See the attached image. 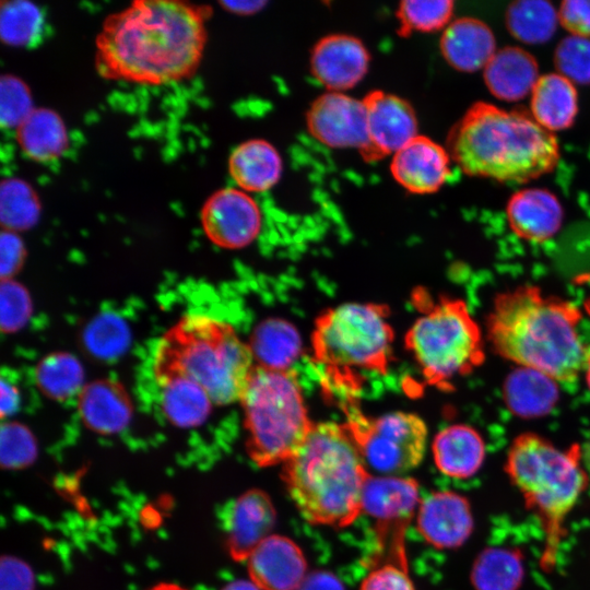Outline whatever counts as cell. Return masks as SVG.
<instances>
[{"instance_id": "1", "label": "cell", "mask_w": 590, "mask_h": 590, "mask_svg": "<svg viewBox=\"0 0 590 590\" xmlns=\"http://www.w3.org/2000/svg\"><path fill=\"white\" fill-rule=\"evenodd\" d=\"M212 9L179 0H137L109 14L96 36L105 79L163 85L190 78L206 45Z\"/></svg>"}, {"instance_id": "2", "label": "cell", "mask_w": 590, "mask_h": 590, "mask_svg": "<svg viewBox=\"0 0 590 590\" xmlns=\"http://www.w3.org/2000/svg\"><path fill=\"white\" fill-rule=\"evenodd\" d=\"M580 309L532 285L499 293L488 314L487 338L495 352L519 367L557 382L586 370L590 349L579 333Z\"/></svg>"}, {"instance_id": "3", "label": "cell", "mask_w": 590, "mask_h": 590, "mask_svg": "<svg viewBox=\"0 0 590 590\" xmlns=\"http://www.w3.org/2000/svg\"><path fill=\"white\" fill-rule=\"evenodd\" d=\"M451 160L470 176L526 182L552 172L559 160L554 133L527 111L473 104L447 137Z\"/></svg>"}, {"instance_id": "4", "label": "cell", "mask_w": 590, "mask_h": 590, "mask_svg": "<svg viewBox=\"0 0 590 590\" xmlns=\"http://www.w3.org/2000/svg\"><path fill=\"white\" fill-rule=\"evenodd\" d=\"M282 465L288 495L308 522L343 528L362 514L370 473L345 424H314Z\"/></svg>"}, {"instance_id": "5", "label": "cell", "mask_w": 590, "mask_h": 590, "mask_svg": "<svg viewBox=\"0 0 590 590\" xmlns=\"http://www.w3.org/2000/svg\"><path fill=\"white\" fill-rule=\"evenodd\" d=\"M253 368L250 347L234 328L201 314L185 315L172 326L160 339L153 359L158 385L186 377L222 405L240 400Z\"/></svg>"}, {"instance_id": "6", "label": "cell", "mask_w": 590, "mask_h": 590, "mask_svg": "<svg viewBox=\"0 0 590 590\" xmlns=\"http://www.w3.org/2000/svg\"><path fill=\"white\" fill-rule=\"evenodd\" d=\"M505 470L527 507L542 521L545 532L542 563L551 567L564 535V521L590 481L581 463V447L577 444L559 449L535 433H523L512 440Z\"/></svg>"}, {"instance_id": "7", "label": "cell", "mask_w": 590, "mask_h": 590, "mask_svg": "<svg viewBox=\"0 0 590 590\" xmlns=\"http://www.w3.org/2000/svg\"><path fill=\"white\" fill-rule=\"evenodd\" d=\"M388 316L386 306L350 303L317 318L312 352L328 385L355 392L366 376L386 374L393 343Z\"/></svg>"}, {"instance_id": "8", "label": "cell", "mask_w": 590, "mask_h": 590, "mask_svg": "<svg viewBox=\"0 0 590 590\" xmlns=\"http://www.w3.org/2000/svg\"><path fill=\"white\" fill-rule=\"evenodd\" d=\"M239 402L247 434L246 451L261 468L283 464L314 426L300 386L290 369L255 365Z\"/></svg>"}, {"instance_id": "9", "label": "cell", "mask_w": 590, "mask_h": 590, "mask_svg": "<svg viewBox=\"0 0 590 590\" xmlns=\"http://www.w3.org/2000/svg\"><path fill=\"white\" fill-rule=\"evenodd\" d=\"M417 300L422 315L408 331L405 346L427 384L446 390L483 364L482 332L461 299L433 302L418 294Z\"/></svg>"}, {"instance_id": "10", "label": "cell", "mask_w": 590, "mask_h": 590, "mask_svg": "<svg viewBox=\"0 0 590 590\" xmlns=\"http://www.w3.org/2000/svg\"><path fill=\"white\" fill-rule=\"evenodd\" d=\"M344 424L367 470L379 475L401 476L423 460L427 427L415 414L392 412L369 418L358 411H347Z\"/></svg>"}, {"instance_id": "11", "label": "cell", "mask_w": 590, "mask_h": 590, "mask_svg": "<svg viewBox=\"0 0 590 590\" xmlns=\"http://www.w3.org/2000/svg\"><path fill=\"white\" fill-rule=\"evenodd\" d=\"M420 502L418 484L412 477L370 474L363 491L362 512L376 520L382 548L404 568V532Z\"/></svg>"}, {"instance_id": "12", "label": "cell", "mask_w": 590, "mask_h": 590, "mask_svg": "<svg viewBox=\"0 0 590 590\" xmlns=\"http://www.w3.org/2000/svg\"><path fill=\"white\" fill-rule=\"evenodd\" d=\"M200 220L210 241L225 249H240L250 245L262 226L258 203L237 187L214 191L203 203Z\"/></svg>"}, {"instance_id": "13", "label": "cell", "mask_w": 590, "mask_h": 590, "mask_svg": "<svg viewBox=\"0 0 590 590\" xmlns=\"http://www.w3.org/2000/svg\"><path fill=\"white\" fill-rule=\"evenodd\" d=\"M363 103L366 110L367 143L359 154L366 162L393 155L418 134L415 110L406 99L374 90L366 94Z\"/></svg>"}, {"instance_id": "14", "label": "cell", "mask_w": 590, "mask_h": 590, "mask_svg": "<svg viewBox=\"0 0 590 590\" xmlns=\"http://www.w3.org/2000/svg\"><path fill=\"white\" fill-rule=\"evenodd\" d=\"M309 133L332 149H356L367 143L366 110L363 99L342 92H326L318 96L306 113Z\"/></svg>"}, {"instance_id": "15", "label": "cell", "mask_w": 590, "mask_h": 590, "mask_svg": "<svg viewBox=\"0 0 590 590\" xmlns=\"http://www.w3.org/2000/svg\"><path fill=\"white\" fill-rule=\"evenodd\" d=\"M370 55L364 43L352 35L330 34L320 38L310 54V70L329 92L354 87L366 75Z\"/></svg>"}, {"instance_id": "16", "label": "cell", "mask_w": 590, "mask_h": 590, "mask_svg": "<svg viewBox=\"0 0 590 590\" xmlns=\"http://www.w3.org/2000/svg\"><path fill=\"white\" fill-rule=\"evenodd\" d=\"M276 512L270 496L252 488L239 495L224 516L227 551L233 559L247 560L268 538L274 527Z\"/></svg>"}, {"instance_id": "17", "label": "cell", "mask_w": 590, "mask_h": 590, "mask_svg": "<svg viewBox=\"0 0 590 590\" xmlns=\"http://www.w3.org/2000/svg\"><path fill=\"white\" fill-rule=\"evenodd\" d=\"M451 156L447 149L428 137L417 134L391 158L390 172L406 191L436 192L450 176Z\"/></svg>"}, {"instance_id": "18", "label": "cell", "mask_w": 590, "mask_h": 590, "mask_svg": "<svg viewBox=\"0 0 590 590\" xmlns=\"http://www.w3.org/2000/svg\"><path fill=\"white\" fill-rule=\"evenodd\" d=\"M473 524L469 502L455 492H433L420 502L416 526L421 535L435 547L462 545L471 535Z\"/></svg>"}, {"instance_id": "19", "label": "cell", "mask_w": 590, "mask_h": 590, "mask_svg": "<svg viewBox=\"0 0 590 590\" xmlns=\"http://www.w3.org/2000/svg\"><path fill=\"white\" fill-rule=\"evenodd\" d=\"M250 580L261 590H297L307 576V562L290 538L268 536L248 557Z\"/></svg>"}, {"instance_id": "20", "label": "cell", "mask_w": 590, "mask_h": 590, "mask_svg": "<svg viewBox=\"0 0 590 590\" xmlns=\"http://www.w3.org/2000/svg\"><path fill=\"white\" fill-rule=\"evenodd\" d=\"M78 412L88 429L99 435H115L129 426L133 406L126 388L106 378L83 387L78 396Z\"/></svg>"}, {"instance_id": "21", "label": "cell", "mask_w": 590, "mask_h": 590, "mask_svg": "<svg viewBox=\"0 0 590 590\" xmlns=\"http://www.w3.org/2000/svg\"><path fill=\"white\" fill-rule=\"evenodd\" d=\"M511 231L520 238L544 243L562 227L563 206L557 197L542 188H527L514 193L506 208Z\"/></svg>"}, {"instance_id": "22", "label": "cell", "mask_w": 590, "mask_h": 590, "mask_svg": "<svg viewBox=\"0 0 590 590\" xmlns=\"http://www.w3.org/2000/svg\"><path fill=\"white\" fill-rule=\"evenodd\" d=\"M439 47L447 63L462 72L484 69L497 51L491 27L475 17L451 21L441 34Z\"/></svg>"}, {"instance_id": "23", "label": "cell", "mask_w": 590, "mask_h": 590, "mask_svg": "<svg viewBox=\"0 0 590 590\" xmlns=\"http://www.w3.org/2000/svg\"><path fill=\"white\" fill-rule=\"evenodd\" d=\"M488 91L498 99L516 102L532 93L540 79L535 58L520 47H504L483 69Z\"/></svg>"}, {"instance_id": "24", "label": "cell", "mask_w": 590, "mask_h": 590, "mask_svg": "<svg viewBox=\"0 0 590 590\" xmlns=\"http://www.w3.org/2000/svg\"><path fill=\"white\" fill-rule=\"evenodd\" d=\"M282 157L276 148L263 139L238 144L228 157V172L237 188L246 192H263L281 178Z\"/></svg>"}, {"instance_id": "25", "label": "cell", "mask_w": 590, "mask_h": 590, "mask_svg": "<svg viewBox=\"0 0 590 590\" xmlns=\"http://www.w3.org/2000/svg\"><path fill=\"white\" fill-rule=\"evenodd\" d=\"M437 469L451 477L467 479L474 475L485 459V442L481 434L465 424L442 428L432 445Z\"/></svg>"}, {"instance_id": "26", "label": "cell", "mask_w": 590, "mask_h": 590, "mask_svg": "<svg viewBox=\"0 0 590 590\" xmlns=\"http://www.w3.org/2000/svg\"><path fill=\"white\" fill-rule=\"evenodd\" d=\"M503 397L507 409L516 416L538 418L555 408L559 400V388L550 376L518 366L506 377Z\"/></svg>"}, {"instance_id": "27", "label": "cell", "mask_w": 590, "mask_h": 590, "mask_svg": "<svg viewBox=\"0 0 590 590\" xmlns=\"http://www.w3.org/2000/svg\"><path fill=\"white\" fill-rule=\"evenodd\" d=\"M15 139L23 154L38 163L60 158L69 146L62 117L48 107H35L15 130Z\"/></svg>"}, {"instance_id": "28", "label": "cell", "mask_w": 590, "mask_h": 590, "mask_svg": "<svg viewBox=\"0 0 590 590\" xmlns=\"http://www.w3.org/2000/svg\"><path fill=\"white\" fill-rule=\"evenodd\" d=\"M531 115L550 132L565 130L578 113V94L575 84L559 73L540 76L531 93Z\"/></svg>"}, {"instance_id": "29", "label": "cell", "mask_w": 590, "mask_h": 590, "mask_svg": "<svg viewBox=\"0 0 590 590\" xmlns=\"http://www.w3.org/2000/svg\"><path fill=\"white\" fill-rule=\"evenodd\" d=\"M160 388L161 409L170 424L189 429L206 422L214 402L199 384L174 377L160 384Z\"/></svg>"}, {"instance_id": "30", "label": "cell", "mask_w": 590, "mask_h": 590, "mask_svg": "<svg viewBox=\"0 0 590 590\" xmlns=\"http://www.w3.org/2000/svg\"><path fill=\"white\" fill-rule=\"evenodd\" d=\"M248 345L258 366L276 370H288L302 349L296 328L282 319L257 326Z\"/></svg>"}, {"instance_id": "31", "label": "cell", "mask_w": 590, "mask_h": 590, "mask_svg": "<svg viewBox=\"0 0 590 590\" xmlns=\"http://www.w3.org/2000/svg\"><path fill=\"white\" fill-rule=\"evenodd\" d=\"M34 378L39 391L54 401L79 396L85 386L82 363L67 351L45 355L35 367Z\"/></svg>"}, {"instance_id": "32", "label": "cell", "mask_w": 590, "mask_h": 590, "mask_svg": "<svg viewBox=\"0 0 590 590\" xmlns=\"http://www.w3.org/2000/svg\"><path fill=\"white\" fill-rule=\"evenodd\" d=\"M558 11L545 0H518L506 11L509 33L519 42L538 45L548 42L558 25Z\"/></svg>"}, {"instance_id": "33", "label": "cell", "mask_w": 590, "mask_h": 590, "mask_svg": "<svg viewBox=\"0 0 590 590\" xmlns=\"http://www.w3.org/2000/svg\"><path fill=\"white\" fill-rule=\"evenodd\" d=\"M85 351L96 359L114 361L131 345V329L120 315L104 311L94 316L81 334Z\"/></svg>"}, {"instance_id": "34", "label": "cell", "mask_w": 590, "mask_h": 590, "mask_svg": "<svg viewBox=\"0 0 590 590\" xmlns=\"http://www.w3.org/2000/svg\"><path fill=\"white\" fill-rule=\"evenodd\" d=\"M42 213L40 200L30 182L7 177L0 182V223L2 229L24 232L33 228Z\"/></svg>"}, {"instance_id": "35", "label": "cell", "mask_w": 590, "mask_h": 590, "mask_svg": "<svg viewBox=\"0 0 590 590\" xmlns=\"http://www.w3.org/2000/svg\"><path fill=\"white\" fill-rule=\"evenodd\" d=\"M43 10L30 0H2L0 3V38L11 47L34 45L44 28Z\"/></svg>"}, {"instance_id": "36", "label": "cell", "mask_w": 590, "mask_h": 590, "mask_svg": "<svg viewBox=\"0 0 590 590\" xmlns=\"http://www.w3.org/2000/svg\"><path fill=\"white\" fill-rule=\"evenodd\" d=\"M522 578L521 559L511 550L484 552L472 570V582L476 590H516Z\"/></svg>"}, {"instance_id": "37", "label": "cell", "mask_w": 590, "mask_h": 590, "mask_svg": "<svg viewBox=\"0 0 590 590\" xmlns=\"http://www.w3.org/2000/svg\"><path fill=\"white\" fill-rule=\"evenodd\" d=\"M453 7L451 0H403L396 12L398 33L408 36L414 32L445 30L451 22Z\"/></svg>"}, {"instance_id": "38", "label": "cell", "mask_w": 590, "mask_h": 590, "mask_svg": "<svg viewBox=\"0 0 590 590\" xmlns=\"http://www.w3.org/2000/svg\"><path fill=\"white\" fill-rule=\"evenodd\" d=\"M38 455L32 430L15 421L4 422L0 433V462L8 470L24 469L33 464Z\"/></svg>"}, {"instance_id": "39", "label": "cell", "mask_w": 590, "mask_h": 590, "mask_svg": "<svg viewBox=\"0 0 590 590\" xmlns=\"http://www.w3.org/2000/svg\"><path fill=\"white\" fill-rule=\"evenodd\" d=\"M35 109L33 96L26 82L14 74L0 78V123L4 129H14Z\"/></svg>"}, {"instance_id": "40", "label": "cell", "mask_w": 590, "mask_h": 590, "mask_svg": "<svg viewBox=\"0 0 590 590\" xmlns=\"http://www.w3.org/2000/svg\"><path fill=\"white\" fill-rule=\"evenodd\" d=\"M557 73L574 84H590V37L568 35L554 52Z\"/></svg>"}, {"instance_id": "41", "label": "cell", "mask_w": 590, "mask_h": 590, "mask_svg": "<svg viewBox=\"0 0 590 590\" xmlns=\"http://www.w3.org/2000/svg\"><path fill=\"white\" fill-rule=\"evenodd\" d=\"M33 315V302L27 288L14 279L1 280L0 329L14 333L23 329Z\"/></svg>"}, {"instance_id": "42", "label": "cell", "mask_w": 590, "mask_h": 590, "mask_svg": "<svg viewBox=\"0 0 590 590\" xmlns=\"http://www.w3.org/2000/svg\"><path fill=\"white\" fill-rule=\"evenodd\" d=\"M359 590H415L406 568L385 563L371 570L363 580Z\"/></svg>"}, {"instance_id": "43", "label": "cell", "mask_w": 590, "mask_h": 590, "mask_svg": "<svg viewBox=\"0 0 590 590\" xmlns=\"http://www.w3.org/2000/svg\"><path fill=\"white\" fill-rule=\"evenodd\" d=\"M26 248L16 232L2 229L0 234L1 280L13 279L25 262Z\"/></svg>"}, {"instance_id": "44", "label": "cell", "mask_w": 590, "mask_h": 590, "mask_svg": "<svg viewBox=\"0 0 590 590\" xmlns=\"http://www.w3.org/2000/svg\"><path fill=\"white\" fill-rule=\"evenodd\" d=\"M558 19L570 33L590 37V0H565L560 3Z\"/></svg>"}, {"instance_id": "45", "label": "cell", "mask_w": 590, "mask_h": 590, "mask_svg": "<svg viewBox=\"0 0 590 590\" xmlns=\"http://www.w3.org/2000/svg\"><path fill=\"white\" fill-rule=\"evenodd\" d=\"M0 575L1 590H35V575L20 558L2 556Z\"/></svg>"}, {"instance_id": "46", "label": "cell", "mask_w": 590, "mask_h": 590, "mask_svg": "<svg viewBox=\"0 0 590 590\" xmlns=\"http://www.w3.org/2000/svg\"><path fill=\"white\" fill-rule=\"evenodd\" d=\"M297 590H344V587L332 573L315 570L307 574Z\"/></svg>"}, {"instance_id": "47", "label": "cell", "mask_w": 590, "mask_h": 590, "mask_svg": "<svg viewBox=\"0 0 590 590\" xmlns=\"http://www.w3.org/2000/svg\"><path fill=\"white\" fill-rule=\"evenodd\" d=\"M0 391V414L1 418L4 420L17 411L21 402V394L14 384L7 381L3 378L1 379Z\"/></svg>"}, {"instance_id": "48", "label": "cell", "mask_w": 590, "mask_h": 590, "mask_svg": "<svg viewBox=\"0 0 590 590\" xmlns=\"http://www.w3.org/2000/svg\"><path fill=\"white\" fill-rule=\"evenodd\" d=\"M267 3L264 0L220 1V5L224 10L237 15H252L261 11Z\"/></svg>"}, {"instance_id": "49", "label": "cell", "mask_w": 590, "mask_h": 590, "mask_svg": "<svg viewBox=\"0 0 590 590\" xmlns=\"http://www.w3.org/2000/svg\"><path fill=\"white\" fill-rule=\"evenodd\" d=\"M221 590H261L251 580H234L223 587Z\"/></svg>"}, {"instance_id": "50", "label": "cell", "mask_w": 590, "mask_h": 590, "mask_svg": "<svg viewBox=\"0 0 590 590\" xmlns=\"http://www.w3.org/2000/svg\"><path fill=\"white\" fill-rule=\"evenodd\" d=\"M581 447V463L590 480V439L585 441Z\"/></svg>"}, {"instance_id": "51", "label": "cell", "mask_w": 590, "mask_h": 590, "mask_svg": "<svg viewBox=\"0 0 590 590\" xmlns=\"http://www.w3.org/2000/svg\"><path fill=\"white\" fill-rule=\"evenodd\" d=\"M149 590H189L187 588H184L177 583H173V582H161V583H157L155 586H153L152 588H150Z\"/></svg>"}, {"instance_id": "52", "label": "cell", "mask_w": 590, "mask_h": 590, "mask_svg": "<svg viewBox=\"0 0 590 590\" xmlns=\"http://www.w3.org/2000/svg\"><path fill=\"white\" fill-rule=\"evenodd\" d=\"M585 374H586L587 386H588V388H589V390H590V358H589V361H588V364H587Z\"/></svg>"}, {"instance_id": "53", "label": "cell", "mask_w": 590, "mask_h": 590, "mask_svg": "<svg viewBox=\"0 0 590 590\" xmlns=\"http://www.w3.org/2000/svg\"><path fill=\"white\" fill-rule=\"evenodd\" d=\"M585 310L586 312L588 314V316L590 317V296L585 300Z\"/></svg>"}]
</instances>
